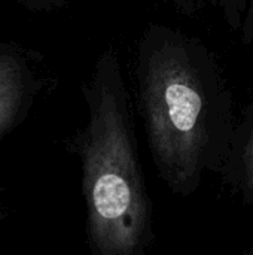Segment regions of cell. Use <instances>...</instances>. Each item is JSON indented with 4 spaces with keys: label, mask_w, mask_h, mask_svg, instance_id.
<instances>
[{
    "label": "cell",
    "mask_w": 253,
    "mask_h": 255,
    "mask_svg": "<svg viewBox=\"0 0 253 255\" xmlns=\"http://www.w3.org/2000/svg\"><path fill=\"white\" fill-rule=\"evenodd\" d=\"M224 12H225V18L227 21L237 28L239 25H242L245 12H246V6H248V0H221Z\"/></svg>",
    "instance_id": "obj_5"
},
{
    "label": "cell",
    "mask_w": 253,
    "mask_h": 255,
    "mask_svg": "<svg viewBox=\"0 0 253 255\" xmlns=\"http://www.w3.org/2000/svg\"><path fill=\"white\" fill-rule=\"evenodd\" d=\"M22 4L28 6V7H36V9H46V7H52L55 4L63 3L64 0H18Z\"/></svg>",
    "instance_id": "obj_6"
},
{
    "label": "cell",
    "mask_w": 253,
    "mask_h": 255,
    "mask_svg": "<svg viewBox=\"0 0 253 255\" xmlns=\"http://www.w3.org/2000/svg\"><path fill=\"white\" fill-rule=\"evenodd\" d=\"M4 217H6V209H4V208H3V206L0 205V221H1V220H3Z\"/></svg>",
    "instance_id": "obj_8"
},
{
    "label": "cell",
    "mask_w": 253,
    "mask_h": 255,
    "mask_svg": "<svg viewBox=\"0 0 253 255\" xmlns=\"http://www.w3.org/2000/svg\"><path fill=\"white\" fill-rule=\"evenodd\" d=\"M39 90L40 81L25 51L0 42V139L22 123Z\"/></svg>",
    "instance_id": "obj_3"
},
{
    "label": "cell",
    "mask_w": 253,
    "mask_h": 255,
    "mask_svg": "<svg viewBox=\"0 0 253 255\" xmlns=\"http://www.w3.org/2000/svg\"><path fill=\"white\" fill-rule=\"evenodd\" d=\"M222 173L225 182L240 194L243 202L253 205V109L234 131Z\"/></svg>",
    "instance_id": "obj_4"
},
{
    "label": "cell",
    "mask_w": 253,
    "mask_h": 255,
    "mask_svg": "<svg viewBox=\"0 0 253 255\" xmlns=\"http://www.w3.org/2000/svg\"><path fill=\"white\" fill-rule=\"evenodd\" d=\"M82 91L88 121L73 148L81 158L91 253L143 254L154 238L152 209L139 161L130 97L113 49L100 55Z\"/></svg>",
    "instance_id": "obj_2"
},
{
    "label": "cell",
    "mask_w": 253,
    "mask_h": 255,
    "mask_svg": "<svg viewBox=\"0 0 253 255\" xmlns=\"http://www.w3.org/2000/svg\"><path fill=\"white\" fill-rule=\"evenodd\" d=\"M140 115L152 161L177 196L222 172L233 136V100L216 58L195 37L151 25L136 60Z\"/></svg>",
    "instance_id": "obj_1"
},
{
    "label": "cell",
    "mask_w": 253,
    "mask_h": 255,
    "mask_svg": "<svg viewBox=\"0 0 253 255\" xmlns=\"http://www.w3.org/2000/svg\"><path fill=\"white\" fill-rule=\"evenodd\" d=\"M245 28H246V37H248V40L253 45V0L252 4H251V9H249V13H248V19H246Z\"/></svg>",
    "instance_id": "obj_7"
}]
</instances>
